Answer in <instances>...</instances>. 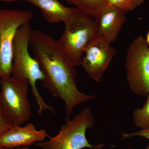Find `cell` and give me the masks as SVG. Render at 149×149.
<instances>
[{
	"label": "cell",
	"instance_id": "12",
	"mask_svg": "<svg viewBox=\"0 0 149 149\" xmlns=\"http://www.w3.org/2000/svg\"><path fill=\"white\" fill-rule=\"evenodd\" d=\"M76 8L93 18H95L103 8L106 6L107 0H65Z\"/></svg>",
	"mask_w": 149,
	"mask_h": 149
},
{
	"label": "cell",
	"instance_id": "5",
	"mask_svg": "<svg viewBox=\"0 0 149 149\" xmlns=\"http://www.w3.org/2000/svg\"><path fill=\"white\" fill-rule=\"evenodd\" d=\"M95 119L90 109H85L72 119H67L59 133L49 140L35 145L42 149H83L91 148L86 137V131L93 128Z\"/></svg>",
	"mask_w": 149,
	"mask_h": 149
},
{
	"label": "cell",
	"instance_id": "8",
	"mask_svg": "<svg viewBox=\"0 0 149 149\" xmlns=\"http://www.w3.org/2000/svg\"><path fill=\"white\" fill-rule=\"evenodd\" d=\"M116 54L110 43L97 34L86 47L81 65L91 78L99 83Z\"/></svg>",
	"mask_w": 149,
	"mask_h": 149
},
{
	"label": "cell",
	"instance_id": "17",
	"mask_svg": "<svg viewBox=\"0 0 149 149\" xmlns=\"http://www.w3.org/2000/svg\"><path fill=\"white\" fill-rule=\"evenodd\" d=\"M104 145L102 143L98 144V145L94 146L93 148H90V149H104ZM128 149H131L129 148Z\"/></svg>",
	"mask_w": 149,
	"mask_h": 149
},
{
	"label": "cell",
	"instance_id": "7",
	"mask_svg": "<svg viewBox=\"0 0 149 149\" xmlns=\"http://www.w3.org/2000/svg\"><path fill=\"white\" fill-rule=\"evenodd\" d=\"M127 80L136 95H149V47L145 38L140 35L133 40L127 51L125 59Z\"/></svg>",
	"mask_w": 149,
	"mask_h": 149
},
{
	"label": "cell",
	"instance_id": "9",
	"mask_svg": "<svg viewBox=\"0 0 149 149\" xmlns=\"http://www.w3.org/2000/svg\"><path fill=\"white\" fill-rule=\"evenodd\" d=\"M49 137L45 130H37L32 123H29L24 126L13 125L0 136V147L13 149L29 147L36 143L45 141Z\"/></svg>",
	"mask_w": 149,
	"mask_h": 149
},
{
	"label": "cell",
	"instance_id": "19",
	"mask_svg": "<svg viewBox=\"0 0 149 149\" xmlns=\"http://www.w3.org/2000/svg\"><path fill=\"white\" fill-rule=\"evenodd\" d=\"M0 149H12L7 148H3V147H0ZM17 149H30L29 147H22L20 148H18Z\"/></svg>",
	"mask_w": 149,
	"mask_h": 149
},
{
	"label": "cell",
	"instance_id": "16",
	"mask_svg": "<svg viewBox=\"0 0 149 149\" xmlns=\"http://www.w3.org/2000/svg\"><path fill=\"white\" fill-rule=\"evenodd\" d=\"M12 125L3 116L2 113L1 111V107H0V136L3 134L6 130L10 128Z\"/></svg>",
	"mask_w": 149,
	"mask_h": 149
},
{
	"label": "cell",
	"instance_id": "18",
	"mask_svg": "<svg viewBox=\"0 0 149 149\" xmlns=\"http://www.w3.org/2000/svg\"><path fill=\"white\" fill-rule=\"evenodd\" d=\"M146 42L148 44V45L149 47V30L148 31L146 34V38H145Z\"/></svg>",
	"mask_w": 149,
	"mask_h": 149
},
{
	"label": "cell",
	"instance_id": "4",
	"mask_svg": "<svg viewBox=\"0 0 149 149\" xmlns=\"http://www.w3.org/2000/svg\"><path fill=\"white\" fill-rule=\"evenodd\" d=\"M0 107L4 117L12 126L28 122L32 115L28 81L11 76L0 78Z\"/></svg>",
	"mask_w": 149,
	"mask_h": 149
},
{
	"label": "cell",
	"instance_id": "2",
	"mask_svg": "<svg viewBox=\"0 0 149 149\" xmlns=\"http://www.w3.org/2000/svg\"><path fill=\"white\" fill-rule=\"evenodd\" d=\"M31 31L29 23L22 25L17 32L14 42L11 76L28 81L32 95L39 107L37 113L41 115L46 111L52 112L54 109L45 102L37 87V81H42L45 76L38 62L29 53Z\"/></svg>",
	"mask_w": 149,
	"mask_h": 149
},
{
	"label": "cell",
	"instance_id": "6",
	"mask_svg": "<svg viewBox=\"0 0 149 149\" xmlns=\"http://www.w3.org/2000/svg\"><path fill=\"white\" fill-rule=\"evenodd\" d=\"M33 17L30 10L0 9V78L11 76L17 32Z\"/></svg>",
	"mask_w": 149,
	"mask_h": 149
},
{
	"label": "cell",
	"instance_id": "1",
	"mask_svg": "<svg viewBox=\"0 0 149 149\" xmlns=\"http://www.w3.org/2000/svg\"><path fill=\"white\" fill-rule=\"evenodd\" d=\"M29 45L44 74L43 87L64 101L67 119H70L75 107L96 97L95 95L78 91L76 70L64 57L57 40L52 36L40 29L32 30Z\"/></svg>",
	"mask_w": 149,
	"mask_h": 149
},
{
	"label": "cell",
	"instance_id": "3",
	"mask_svg": "<svg viewBox=\"0 0 149 149\" xmlns=\"http://www.w3.org/2000/svg\"><path fill=\"white\" fill-rule=\"evenodd\" d=\"M64 24L63 34L57 40L58 45L70 64L79 66L88 43L97 35L95 22L75 8L73 15Z\"/></svg>",
	"mask_w": 149,
	"mask_h": 149
},
{
	"label": "cell",
	"instance_id": "11",
	"mask_svg": "<svg viewBox=\"0 0 149 149\" xmlns=\"http://www.w3.org/2000/svg\"><path fill=\"white\" fill-rule=\"evenodd\" d=\"M26 1L40 9L44 18L50 24L65 23L71 18L75 9L65 6L58 0H27Z\"/></svg>",
	"mask_w": 149,
	"mask_h": 149
},
{
	"label": "cell",
	"instance_id": "13",
	"mask_svg": "<svg viewBox=\"0 0 149 149\" xmlns=\"http://www.w3.org/2000/svg\"><path fill=\"white\" fill-rule=\"evenodd\" d=\"M132 117L136 127L141 129H149V95L143 106L135 110Z\"/></svg>",
	"mask_w": 149,
	"mask_h": 149
},
{
	"label": "cell",
	"instance_id": "10",
	"mask_svg": "<svg viewBox=\"0 0 149 149\" xmlns=\"http://www.w3.org/2000/svg\"><path fill=\"white\" fill-rule=\"evenodd\" d=\"M125 14L114 7L105 6L95 18L97 34L110 44L114 42L126 21Z\"/></svg>",
	"mask_w": 149,
	"mask_h": 149
},
{
	"label": "cell",
	"instance_id": "14",
	"mask_svg": "<svg viewBox=\"0 0 149 149\" xmlns=\"http://www.w3.org/2000/svg\"><path fill=\"white\" fill-rule=\"evenodd\" d=\"M145 0H107L106 6H111L125 13L140 6Z\"/></svg>",
	"mask_w": 149,
	"mask_h": 149
},
{
	"label": "cell",
	"instance_id": "15",
	"mask_svg": "<svg viewBox=\"0 0 149 149\" xmlns=\"http://www.w3.org/2000/svg\"><path fill=\"white\" fill-rule=\"evenodd\" d=\"M135 136H139L146 138L149 140V129H141L136 132L130 133H122V139H128ZM146 149H149V145Z\"/></svg>",
	"mask_w": 149,
	"mask_h": 149
},
{
	"label": "cell",
	"instance_id": "20",
	"mask_svg": "<svg viewBox=\"0 0 149 149\" xmlns=\"http://www.w3.org/2000/svg\"><path fill=\"white\" fill-rule=\"evenodd\" d=\"M22 1H27V0H0V1H1L7 2H13Z\"/></svg>",
	"mask_w": 149,
	"mask_h": 149
}]
</instances>
